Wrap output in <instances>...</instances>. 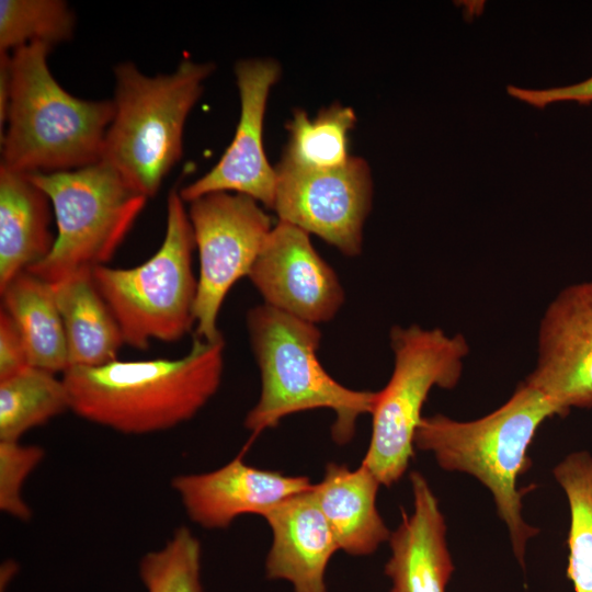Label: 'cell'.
Listing matches in <instances>:
<instances>
[{"mask_svg":"<svg viewBox=\"0 0 592 592\" xmlns=\"http://www.w3.org/2000/svg\"><path fill=\"white\" fill-rule=\"evenodd\" d=\"M171 487L192 522L215 530L228 527L242 514L263 516L314 483L307 477L252 467L238 455L212 471L178 475Z\"/></svg>","mask_w":592,"mask_h":592,"instance_id":"5bb4252c","label":"cell"},{"mask_svg":"<svg viewBox=\"0 0 592 592\" xmlns=\"http://www.w3.org/2000/svg\"><path fill=\"white\" fill-rule=\"evenodd\" d=\"M68 410L70 397L62 377L30 365L0 380V441H21L27 431Z\"/></svg>","mask_w":592,"mask_h":592,"instance_id":"44dd1931","label":"cell"},{"mask_svg":"<svg viewBox=\"0 0 592 592\" xmlns=\"http://www.w3.org/2000/svg\"><path fill=\"white\" fill-rule=\"evenodd\" d=\"M189 204L200 260L195 337L216 341L223 337L217 320L224 300L248 277L273 226L259 203L242 194L209 193Z\"/></svg>","mask_w":592,"mask_h":592,"instance_id":"9c48e42d","label":"cell"},{"mask_svg":"<svg viewBox=\"0 0 592 592\" xmlns=\"http://www.w3.org/2000/svg\"><path fill=\"white\" fill-rule=\"evenodd\" d=\"M356 123L353 109L340 103L325 107L310 118L296 109L287 124L289 138L282 160L306 169H333L350 159L349 134Z\"/></svg>","mask_w":592,"mask_h":592,"instance_id":"7402d4cb","label":"cell"},{"mask_svg":"<svg viewBox=\"0 0 592 592\" xmlns=\"http://www.w3.org/2000/svg\"><path fill=\"white\" fill-rule=\"evenodd\" d=\"M75 14L61 0H1L0 53L32 43L52 47L72 38Z\"/></svg>","mask_w":592,"mask_h":592,"instance_id":"cb8c5ba5","label":"cell"},{"mask_svg":"<svg viewBox=\"0 0 592 592\" xmlns=\"http://www.w3.org/2000/svg\"><path fill=\"white\" fill-rule=\"evenodd\" d=\"M179 191H170L163 241L134 267L98 266L93 281L115 317L125 344L147 350L150 341L177 342L195 327V240Z\"/></svg>","mask_w":592,"mask_h":592,"instance_id":"8992f818","label":"cell"},{"mask_svg":"<svg viewBox=\"0 0 592 592\" xmlns=\"http://www.w3.org/2000/svg\"><path fill=\"white\" fill-rule=\"evenodd\" d=\"M214 69L212 62L189 58L173 72L155 77L129 61L114 67L115 113L101 160L147 198L180 160L186 118Z\"/></svg>","mask_w":592,"mask_h":592,"instance_id":"5b68a950","label":"cell"},{"mask_svg":"<svg viewBox=\"0 0 592 592\" xmlns=\"http://www.w3.org/2000/svg\"><path fill=\"white\" fill-rule=\"evenodd\" d=\"M508 94L537 109H544L559 102L592 103V76L583 81L547 89H528L508 86Z\"/></svg>","mask_w":592,"mask_h":592,"instance_id":"4316f807","label":"cell"},{"mask_svg":"<svg viewBox=\"0 0 592 592\" xmlns=\"http://www.w3.org/2000/svg\"><path fill=\"white\" fill-rule=\"evenodd\" d=\"M52 203L30 174L0 166V289L50 252Z\"/></svg>","mask_w":592,"mask_h":592,"instance_id":"e0dca14e","label":"cell"},{"mask_svg":"<svg viewBox=\"0 0 592 592\" xmlns=\"http://www.w3.org/2000/svg\"><path fill=\"white\" fill-rule=\"evenodd\" d=\"M10 54L0 53V136L5 127L10 99Z\"/></svg>","mask_w":592,"mask_h":592,"instance_id":"f1b7e54d","label":"cell"},{"mask_svg":"<svg viewBox=\"0 0 592 592\" xmlns=\"http://www.w3.org/2000/svg\"><path fill=\"white\" fill-rule=\"evenodd\" d=\"M555 415L560 417L551 402L524 382L493 412L464 422L443 414L423 417L414 436V446L431 452L443 469L469 474L490 490L521 565L538 531L522 517L524 492L516 483L531 466L527 449L538 428Z\"/></svg>","mask_w":592,"mask_h":592,"instance_id":"3957f363","label":"cell"},{"mask_svg":"<svg viewBox=\"0 0 592 592\" xmlns=\"http://www.w3.org/2000/svg\"><path fill=\"white\" fill-rule=\"evenodd\" d=\"M23 338L13 319L0 311V380L7 379L30 366Z\"/></svg>","mask_w":592,"mask_h":592,"instance_id":"83f0119b","label":"cell"},{"mask_svg":"<svg viewBox=\"0 0 592 592\" xmlns=\"http://www.w3.org/2000/svg\"><path fill=\"white\" fill-rule=\"evenodd\" d=\"M202 548L186 526H179L159 549L139 561V578L147 592H203Z\"/></svg>","mask_w":592,"mask_h":592,"instance_id":"d4e9b609","label":"cell"},{"mask_svg":"<svg viewBox=\"0 0 592 592\" xmlns=\"http://www.w3.org/2000/svg\"><path fill=\"white\" fill-rule=\"evenodd\" d=\"M263 517L273 534L265 561L267 578L288 581L294 592H326V570L339 546L314 487L273 506Z\"/></svg>","mask_w":592,"mask_h":592,"instance_id":"9a60e30c","label":"cell"},{"mask_svg":"<svg viewBox=\"0 0 592 592\" xmlns=\"http://www.w3.org/2000/svg\"><path fill=\"white\" fill-rule=\"evenodd\" d=\"M53 47L32 43L10 54V99L0 136L1 163L34 174L75 170L102 159L113 100H82L53 77Z\"/></svg>","mask_w":592,"mask_h":592,"instance_id":"7a4b0ae2","label":"cell"},{"mask_svg":"<svg viewBox=\"0 0 592 592\" xmlns=\"http://www.w3.org/2000/svg\"><path fill=\"white\" fill-rule=\"evenodd\" d=\"M247 327L261 392L244 428L257 435L292 413L327 408L335 413L333 440L349 442L357 418L372 412L377 391L346 388L325 371L317 357L322 338L317 325L262 304L249 310Z\"/></svg>","mask_w":592,"mask_h":592,"instance_id":"277c9868","label":"cell"},{"mask_svg":"<svg viewBox=\"0 0 592 592\" xmlns=\"http://www.w3.org/2000/svg\"><path fill=\"white\" fill-rule=\"evenodd\" d=\"M394 369L377 391L372 409V435L362 464L387 487L406 473L413 456L422 408L433 387L454 388L469 352L464 335L418 325L390 330Z\"/></svg>","mask_w":592,"mask_h":592,"instance_id":"ba28073f","label":"cell"},{"mask_svg":"<svg viewBox=\"0 0 592 592\" xmlns=\"http://www.w3.org/2000/svg\"><path fill=\"white\" fill-rule=\"evenodd\" d=\"M553 473L570 509L567 576L574 592H592V455L571 453Z\"/></svg>","mask_w":592,"mask_h":592,"instance_id":"603a6c76","label":"cell"},{"mask_svg":"<svg viewBox=\"0 0 592 592\" xmlns=\"http://www.w3.org/2000/svg\"><path fill=\"white\" fill-rule=\"evenodd\" d=\"M248 277L265 305L314 325L331 321L344 303L309 234L285 221L273 226Z\"/></svg>","mask_w":592,"mask_h":592,"instance_id":"7c38bea8","label":"cell"},{"mask_svg":"<svg viewBox=\"0 0 592 592\" xmlns=\"http://www.w3.org/2000/svg\"><path fill=\"white\" fill-rule=\"evenodd\" d=\"M45 451L38 445L21 441H0V510L22 522L32 517V510L23 497L27 477L41 464Z\"/></svg>","mask_w":592,"mask_h":592,"instance_id":"484cf974","label":"cell"},{"mask_svg":"<svg viewBox=\"0 0 592 592\" xmlns=\"http://www.w3.org/2000/svg\"><path fill=\"white\" fill-rule=\"evenodd\" d=\"M30 177L50 200L57 235L46 258L27 271L50 284L106 265L148 200L102 160Z\"/></svg>","mask_w":592,"mask_h":592,"instance_id":"52a82bcc","label":"cell"},{"mask_svg":"<svg viewBox=\"0 0 592 592\" xmlns=\"http://www.w3.org/2000/svg\"><path fill=\"white\" fill-rule=\"evenodd\" d=\"M2 306L16 325L30 364L52 373H65L69 357L62 318L53 286L24 271L0 289Z\"/></svg>","mask_w":592,"mask_h":592,"instance_id":"ffe728a7","label":"cell"},{"mask_svg":"<svg viewBox=\"0 0 592 592\" xmlns=\"http://www.w3.org/2000/svg\"><path fill=\"white\" fill-rule=\"evenodd\" d=\"M52 286L64 322L69 367H95L118 360L124 338L92 271L79 272Z\"/></svg>","mask_w":592,"mask_h":592,"instance_id":"d6986e66","label":"cell"},{"mask_svg":"<svg viewBox=\"0 0 592 592\" xmlns=\"http://www.w3.org/2000/svg\"><path fill=\"white\" fill-rule=\"evenodd\" d=\"M379 486V480L363 464L355 470L335 463L327 465L322 480L314 486V493L339 549L365 556L389 540L391 533L376 506Z\"/></svg>","mask_w":592,"mask_h":592,"instance_id":"ac0fdd59","label":"cell"},{"mask_svg":"<svg viewBox=\"0 0 592 592\" xmlns=\"http://www.w3.org/2000/svg\"><path fill=\"white\" fill-rule=\"evenodd\" d=\"M275 171L278 220L318 236L344 255L361 253L373 201L371 169L363 158L351 156L343 166L323 170L281 160Z\"/></svg>","mask_w":592,"mask_h":592,"instance_id":"30bf717a","label":"cell"},{"mask_svg":"<svg viewBox=\"0 0 592 592\" xmlns=\"http://www.w3.org/2000/svg\"><path fill=\"white\" fill-rule=\"evenodd\" d=\"M225 339L195 337L178 358L121 361L71 366L62 379L70 408L80 418L113 431L143 435L191 420L217 392Z\"/></svg>","mask_w":592,"mask_h":592,"instance_id":"6da1fadb","label":"cell"},{"mask_svg":"<svg viewBox=\"0 0 592 592\" xmlns=\"http://www.w3.org/2000/svg\"><path fill=\"white\" fill-rule=\"evenodd\" d=\"M525 382L560 417L592 408V281L563 288L549 304L538 333V358Z\"/></svg>","mask_w":592,"mask_h":592,"instance_id":"4fadbf2b","label":"cell"},{"mask_svg":"<svg viewBox=\"0 0 592 592\" xmlns=\"http://www.w3.org/2000/svg\"><path fill=\"white\" fill-rule=\"evenodd\" d=\"M240 96V116L234 138L218 162L203 177L179 190L190 203L216 192L249 196L272 208L276 171L265 156L263 122L267 98L281 76V66L271 58H248L235 66Z\"/></svg>","mask_w":592,"mask_h":592,"instance_id":"8fae6325","label":"cell"},{"mask_svg":"<svg viewBox=\"0 0 592 592\" xmlns=\"http://www.w3.org/2000/svg\"><path fill=\"white\" fill-rule=\"evenodd\" d=\"M413 512L403 514L389 543L391 555L385 573L391 592H445L455 570L447 542L446 524L439 502L419 471L410 474Z\"/></svg>","mask_w":592,"mask_h":592,"instance_id":"2e32d148","label":"cell"}]
</instances>
